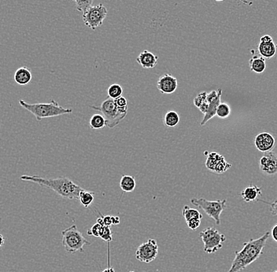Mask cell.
I'll return each instance as SVG.
<instances>
[{
    "label": "cell",
    "instance_id": "1",
    "mask_svg": "<svg viewBox=\"0 0 277 272\" xmlns=\"http://www.w3.org/2000/svg\"><path fill=\"white\" fill-rule=\"evenodd\" d=\"M270 234L268 231L258 239H250L249 242H244L243 249L236 251L234 260L228 272L241 271L258 260L263 253Z\"/></svg>",
    "mask_w": 277,
    "mask_h": 272
},
{
    "label": "cell",
    "instance_id": "2",
    "mask_svg": "<svg viewBox=\"0 0 277 272\" xmlns=\"http://www.w3.org/2000/svg\"><path fill=\"white\" fill-rule=\"evenodd\" d=\"M20 180L22 181L32 182L43 187H47L50 190H54V192L61 196L62 198L70 200L78 199L79 194L84 190L67 177L46 179L36 175H24L20 177Z\"/></svg>",
    "mask_w": 277,
    "mask_h": 272
},
{
    "label": "cell",
    "instance_id": "3",
    "mask_svg": "<svg viewBox=\"0 0 277 272\" xmlns=\"http://www.w3.org/2000/svg\"><path fill=\"white\" fill-rule=\"evenodd\" d=\"M19 105L34 116L36 121L49 118H56L65 114H72L73 108H64L56 100L52 99L48 103H27L24 100H19Z\"/></svg>",
    "mask_w": 277,
    "mask_h": 272
},
{
    "label": "cell",
    "instance_id": "4",
    "mask_svg": "<svg viewBox=\"0 0 277 272\" xmlns=\"http://www.w3.org/2000/svg\"><path fill=\"white\" fill-rule=\"evenodd\" d=\"M62 243L65 250L71 254H74L77 252L84 253V246L91 245L89 241L84 238L75 224L65 229L62 232Z\"/></svg>",
    "mask_w": 277,
    "mask_h": 272
},
{
    "label": "cell",
    "instance_id": "5",
    "mask_svg": "<svg viewBox=\"0 0 277 272\" xmlns=\"http://www.w3.org/2000/svg\"><path fill=\"white\" fill-rule=\"evenodd\" d=\"M91 108L99 111L105 118L106 127L109 128H115L125 119L128 112H124L117 106L115 100L108 97L102 104L98 106H90Z\"/></svg>",
    "mask_w": 277,
    "mask_h": 272
},
{
    "label": "cell",
    "instance_id": "6",
    "mask_svg": "<svg viewBox=\"0 0 277 272\" xmlns=\"http://www.w3.org/2000/svg\"><path fill=\"white\" fill-rule=\"evenodd\" d=\"M192 205L203 210L206 215H209L213 220L216 225L220 224V215L224 210L226 209V200H217V201H208L205 198H194L191 200Z\"/></svg>",
    "mask_w": 277,
    "mask_h": 272
},
{
    "label": "cell",
    "instance_id": "7",
    "mask_svg": "<svg viewBox=\"0 0 277 272\" xmlns=\"http://www.w3.org/2000/svg\"><path fill=\"white\" fill-rule=\"evenodd\" d=\"M199 237L203 242L204 252L206 253H216L226 241V236L214 228H205L199 233Z\"/></svg>",
    "mask_w": 277,
    "mask_h": 272
},
{
    "label": "cell",
    "instance_id": "8",
    "mask_svg": "<svg viewBox=\"0 0 277 272\" xmlns=\"http://www.w3.org/2000/svg\"><path fill=\"white\" fill-rule=\"evenodd\" d=\"M107 15V9L102 4L91 6L83 13V22L87 27L95 30L103 24Z\"/></svg>",
    "mask_w": 277,
    "mask_h": 272
},
{
    "label": "cell",
    "instance_id": "9",
    "mask_svg": "<svg viewBox=\"0 0 277 272\" xmlns=\"http://www.w3.org/2000/svg\"><path fill=\"white\" fill-rule=\"evenodd\" d=\"M158 254V246L155 239H148L136 249V260L149 263L155 260Z\"/></svg>",
    "mask_w": 277,
    "mask_h": 272
},
{
    "label": "cell",
    "instance_id": "10",
    "mask_svg": "<svg viewBox=\"0 0 277 272\" xmlns=\"http://www.w3.org/2000/svg\"><path fill=\"white\" fill-rule=\"evenodd\" d=\"M206 153L207 159H206V166L209 171L213 172L216 174H222L229 170L232 165L225 159L222 155L219 154L216 152Z\"/></svg>",
    "mask_w": 277,
    "mask_h": 272
},
{
    "label": "cell",
    "instance_id": "11",
    "mask_svg": "<svg viewBox=\"0 0 277 272\" xmlns=\"http://www.w3.org/2000/svg\"><path fill=\"white\" fill-rule=\"evenodd\" d=\"M260 170L264 174L273 176L277 174V153L266 152L259 161Z\"/></svg>",
    "mask_w": 277,
    "mask_h": 272
},
{
    "label": "cell",
    "instance_id": "12",
    "mask_svg": "<svg viewBox=\"0 0 277 272\" xmlns=\"http://www.w3.org/2000/svg\"><path fill=\"white\" fill-rule=\"evenodd\" d=\"M177 79L169 73H164L157 81V88L161 94H173L177 91Z\"/></svg>",
    "mask_w": 277,
    "mask_h": 272
},
{
    "label": "cell",
    "instance_id": "13",
    "mask_svg": "<svg viewBox=\"0 0 277 272\" xmlns=\"http://www.w3.org/2000/svg\"><path fill=\"white\" fill-rule=\"evenodd\" d=\"M258 52L261 56L265 59H271L275 55L276 46L274 43L273 39L269 35H264L260 39L258 46Z\"/></svg>",
    "mask_w": 277,
    "mask_h": 272
},
{
    "label": "cell",
    "instance_id": "14",
    "mask_svg": "<svg viewBox=\"0 0 277 272\" xmlns=\"http://www.w3.org/2000/svg\"><path fill=\"white\" fill-rule=\"evenodd\" d=\"M254 143L259 151L266 153L272 151L275 145V140L271 134L263 132L256 136Z\"/></svg>",
    "mask_w": 277,
    "mask_h": 272
},
{
    "label": "cell",
    "instance_id": "15",
    "mask_svg": "<svg viewBox=\"0 0 277 272\" xmlns=\"http://www.w3.org/2000/svg\"><path fill=\"white\" fill-rule=\"evenodd\" d=\"M136 62L143 69H153L157 65L158 57L152 52L145 50L136 58Z\"/></svg>",
    "mask_w": 277,
    "mask_h": 272
},
{
    "label": "cell",
    "instance_id": "16",
    "mask_svg": "<svg viewBox=\"0 0 277 272\" xmlns=\"http://www.w3.org/2000/svg\"><path fill=\"white\" fill-rule=\"evenodd\" d=\"M14 79H15V83L18 85H27L32 80V72L26 66L18 68L14 75Z\"/></svg>",
    "mask_w": 277,
    "mask_h": 272
},
{
    "label": "cell",
    "instance_id": "17",
    "mask_svg": "<svg viewBox=\"0 0 277 272\" xmlns=\"http://www.w3.org/2000/svg\"><path fill=\"white\" fill-rule=\"evenodd\" d=\"M217 91H218L217 96H216L213 101L209 102V108H208L206 114H204L203 120H202V122H201V126H203V125H206L209 120L214 118V116L216 115L217 107H218L219 105L220 104V97H221L222 89H218Z\"/></svg>",
    "mask_w": 277,
    "mask_h": 272
},
{
    "label": "cell",
    "instance_id": "18",
    "mask_svg": "<svg viewBox=\"0 0 277 272\" xmlns=\"http://www.w3.org/2000/svg\"><path fill=\"white\" fill-rule=\"evenodd\" d=\"M261 194V189L255 185L248 186L240 192V196L246 202L258 201V197Z\"/></svg>",
    "mask_w": 277,
    "mask_h": 272
},
{
    "label": "cell",
    "instance_id": "19",
    "mask_svg": "<svg viewBox=\"0 0 277 272\" xmlns=\"http://www.w3.org/2000/svg\"><path fill=\"white\" fill-rule=\"evenodd\" d=\"M250 70L254 73H262L266 69V63L265 58L262 56H254L250 59L249 62Z\"/></svg>",
    "mask_w": 277,
    "mask_h": 272
},
{
    "label": "cell",
    "instance_id": "20",
    "mask_svg": "<svg viewBox=\"0 0 277 272\" xmlns=\"http://www.w3.org/2000/svg\"><path fill=\"white\" fill-rule=\"evenodd\" d=\"M136 187V180L134 176L125 175L120 180V187L124 192L131 193L134 191Z\"/></svg>",
    "mask_w": 277,
    "mask_h": 272
},
{
    "label": "cell",
    "instance_id": "21",
    "mask_svg": "<svg viewBox=\"0 0 277 272\" xmlns=\"http://www.w3.org/2000/svg\"><path fill=\"white\" fill-rule=\"evenodd\" d=\"M181 118L176 111H169L163 118L164 125L169 128H174L180 123Z\"/></svg>",
    "mask_w": 277,
    "mask_h": 272
},
{
    "label": "cell",
    "instance_id": "22",
    "mask_svg": "<svg viewBox=\"0 0 277 272\" xmlns=\"http://www.w3.org/2000/svg\"><path fill=\"white\" fill-rule=\"evenodd\" d=\"M89 125L91 129L98 130V129H102L104 127H106V122L102 114H96L91 117Z\"/></svg>",
    "mask_w": 277,
    "mask_h": 272
},
{
    "label": "cell",
    "instance_id": "23",
    "mask_svg": "<svg viewBox=\"0 0 277 272\" xmlns=\"http://www.w3.org/2000/svg\"><path fill=\"white\" fill-rule=\"evenodd\" d=\"M95 199V193L83 190L79 194L78 200L82 204L83 206L88 208L93 203Z\"/></svg>",
    "mask_w": 277,
    "mask_h": 272
},
{
    "label": "cell",
    "instance_id": "24",
    "mask_svg": "<svg viewBox=\"0 0 277 272\" xmlns=\"http://www.w3.org/2000/svg\"><path fill=\"white\" fill-rule=\"evenodd\" d=\"M182 215L186 222L191 220L202 219V215L199 212V210L190 208L188 205H185L183 208Z\"/></svg>",
    "mask_w": 277,
    "mask_h": 272
},
{
    "label": "cell",
    "instance_id": "25",
    "mask_svg": "<svg viewBox=\"0 0 277 272\" xmlns=\"http://www.w3.org/2000/svg\"><path fill=\"white\" fill-rule=\"evenodd\" d=\"M122 93H123V88L120 84H111L107 90L108 97L112 99H116L122 96Z\"/></svg>",
    "mask_w": 277,
    "mask_h": 272
},
{
    "label": "cell",
    "instance_id": "26",
    "mask_svg": "<svg viewBox=\"0 0 277 272\" xmlns=\"http://www.w3.org/2000/svg\"><path fill=\"white\" fill-rule=\"evenodd\" d=\"M76 4V9L80 12L84 13L91 8L94 0H73Z\"/></svg>",
    "mask_w": 277,
    "mask_h": 272
},
{
    "label": "cell",
    "instance_id": "27",
    "mask_svg": "<svg viewBox=\"0 0 277 272\" xmlns=\"http://www.w3.org/2000/svg\"><path fill=\"white\" fill-rule=\"evenodd\" d=\"M231 114V108L229 105L226 103H220L219 106L217 107V111H216V116L219 118H227Z\"/></svg>",
    "mask_w": 277,
    "mask_h": 272
},
{
    "label": "cell",
    "instance_id": "28",
    "mask_svg": "<svg viewBox=\"0 0 277 272\" xmlns=\"http://www.w3.org/2000/svg\"><path fill=\"white\" fill-rule=\"evenodd\" d=\"M103 227L102 224H94L93 226L91 227L88 231V235H93V236L97 237V238H100L101 234H102V230H103Z\"/></svg>",
    "mask_w": 277,
    "mask_h": 272
},
{
    "label": "cell",
    "instance_id": "29",
    "mask_svg": "<svg viewBox=\"0 0 277 272\" xmlns=\"http://www.w3.org/2000/svg\"><path fill=\"white\" fill-rule=\"evenodd\" d=\"M100 238L102 240L108 242V243H110L113 241V233H112V231H111L110 227H103V230H102Z\"/></svg>",
    "mask_w": 277,
    "mask_h": 272
},
{
    "label": "cell",
    "instance_id": "30",
    "mask_svg": "<svg viewBox=\"0 0 277 272\" xmlns=\"http://www.w3.org/2000/svg\"><path fill=\"white\" fill-rule=\"evenodd\" d=\"M115 100L117 106L120 108L121 111H124V112H128V108H129L128 107V101L125 97L121 96Z\"/></svg>",
    "mask_w": 277,
    "mask_h": 272
},
{
    "label": "cell",
    "instance_id": "31",
    "mask_svg": "<svg viewBox=\"0 0 277 272\" xmlns=\"http://www.w3.org/2000/svg\"><path fill=\"white\" fill-rule=\"evenodd\" d=\"M206 97H207V93L205 91L199 93L194 99V105L199 108L206 101Z\"/></svg>",
    "mask_w": 277,
    "mask_h": 272
},
{
    "label": "cell",
    "instance_id": "32",
    "mask_svg": "<svg viewBox=\"0 0 277 272\" xmlns=\"http://www.w3.org/2000/svg\"><path fill=\"white\" fill-rule=\"evenodd\" d=\"M201 221L202 220L200 219L191 220V221L186 222V224L190 229L192 230V231H195L197 228H199V226H200Z\"/></svg>",
    "mask_w": 277,
    "mask_h": 272
},
{
    "label": "cell",
    "instance_id": "33",
    "mask_svg": "<svg viewBox=\"0 0 277 272\" xmlns=\"http://www.w3.org/2000/svg\"><path fill=\"white\" fill-rule=\"evenodd\" d=\"M258 201H261V202H264L265 203V204L269 205L270 212H271V214H272V215L277 216V200H275V201L272 203L267 202V201H261V200H258Z\"/></svg>",
    "mask_w": 277,
    "mask_h": 272
},
{
    "label": "cell",
    "instance_id": "34",
    "mask_svg": "<svg viewBox=\"0 0 277 272\" xmlns=\"http://www.w3.org/2000/svg\"><path fill=\"white\" fill-rule=\"evenodd\" d=\"M98 214H99L102 218L103 226L110 227L111 225H113V224H112V216H111V215H105V216H104L100 212H98Z\"/></svg>",
    "mask_w": 277,
    "mask_h": 272
},
{
    "label": "cell",
    "instance_id": "35",
    "mask_svg": "<svg viewBox=\"0 0 277 272\" xmlns=\"http://www.w3.org/2000/svg\"><path fill=\"white\" fill-rule=\"evenodd\" d=\"M271 234H272V239L277 242V224H275V226L272 228Z\"/></svg>",
    "mask_w": 277,
    "mask_h": 272
},
{
    "label": "cell",
    "instance_id": "36",
    "mask_svg": "<svg viewBox=\"0 0 277 272\" xmlns=\"http://www.w3.org/2000/svg\"><path fill=\"white\" fill-rule=\"evenodd\" d=\"M120 217L112 216V224H113V225H118L120 224Z\"/></svg>",
    "mask_w": 277,
    "mask_h": 272
},
{
    "label": "cell",
    "instance_id": "37",
    "mask_svg": "<svg viewBox=\"0 0 277 272\" xmlns=\"http://www.w3.org/2000/svg\"><path fill=\"white\" fill-rule=\"evenodd\" d=\"M4 243H5V239H4V235L0 234V249L4 246Z\"/></svg>",
    "mask_w": 277,
    "mask_h": 272
},
{
    "label": "cell",
    "instance_id": "38",
    "mask_svg": "<svg viewBox=\"0 0 277 272\" xmlns=\"http://www.w3.org/2000/svg\"><path fill=\"white\" fill-rule=\"evenodd\" d=\"M102 272H115V269L113 267H107V268L104 269Z\"/></svg>",
    "mask_w": 277,
    "mask_h": 272
},
{
    "label": "cell",
    "instance_id": "39",
    "mask_svg": "<svg viewBox=\"0 0 277 272\" xmlns=\"http://www.w3.org/2000/svg\"><path fill=\"white\" fill-rule=\"evenodd\" d=\"M216 2H223V1H226V0H215Z\"/></svg>",
    "mask_w": 277,
    "mask_h": 272
},
{
    "label": "cell",
    "instance_id": "40",
    "mask_svg": "<svg viewBox=\"0 0 277 272\" xmlns=\"http://www.w3.org/2000/svg\"><path fill=\"white\" fill-rule=\"evenodd\" d=\"M274 272H277V270H275V271H274Z\"/></svg>",
    "mask_w": 277,
    "mask_h": 272
},
{
    "label": "cell",
    "instance_id": "41",
    "mask_svg": "<svg viewBox=\"0 0 277 272\" xmlns=\"http://www.w3.org/2000/svg\"><path fill=\"white\" fill-rule=\"evenodd\" d=\"M275 46H276V48H277V44H276V45H275Z\"/></svg>",
    "mask_w": 277,
    "mask_h": 272
},
{
    "label": "cell",
    "instance_id": "42",
    "mask_svg": "<svg viewBox=\"0 0 277 272\" xmlns=\"http://www.w3.org/2000/svg\"><path fill=\"white\" fill-rule=\"evenodd\" d=\"M129 272H135V271H129Z\"/></svg>",
    "mask_w": 277,
    "mask_h": 272
}]
</instances>
